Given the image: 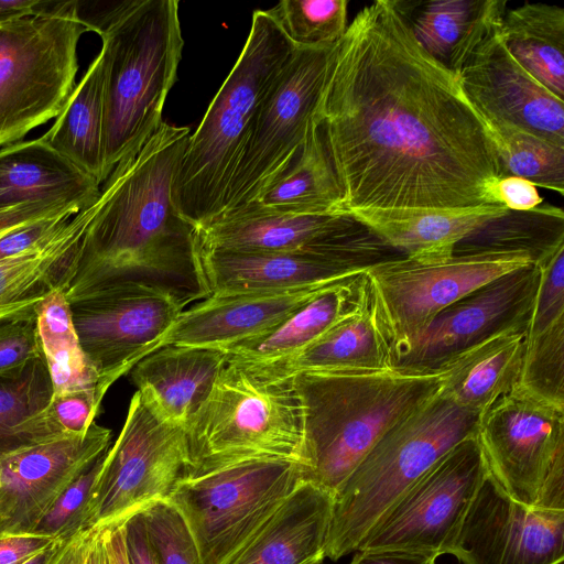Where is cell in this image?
Returning a JSON list of instances; mask_svg holds the SVG:
<instances>
[{"label": "cell", "mask_w": 564, "mask_h": 564, "mask_svg": "<svg viewBox=\"0 0 564 564\" xmlns=\"http://www.w3.org/2000/svg\"><path fill=\"white\" fill-rule=\"evenodd\" d=\"M344 213L502 205L498 143L458 76L397 0L362 7L335 44L314 113Z\"/></svg>", "instance_id": "cell-1"}, {"label": "cell", "mask_w": 564, "mask_h": 564, "mask_svg": "<svg viewBox=\"0 0 564 564\" xmlns=\"http://www.w3.org/2000/svg\"><path fill=\"white\" fill-rule=\"evenodd\" d=\"M189 132L188 127L163 122L135 155L113 169L56 286L68 303L128 282L161 289L184 307L210 295L197 230L172 198Z\"/></svg>", "instance_id": "cell-2"}, {"label": "cell", "mask_w": 564, "mask_h": 564, "mask_svg": "<svg viewBox=\"0 0 564 564\" xmlns=\"http://www.w3.org/2000/svg\"><path fill=\"white\" fill-rule=\"evenodd\" d=\"M446 372L295 373L303 412V480L333 497L391 426L440 391Z\"/></svg>", "instance_id": "cell-3"}, {"label": "cell", "mask_w": 564, "mask_h": 564, "mask_svg": "<svg viewBox=\"0 0 564 564\" xmlns=\"http://www.w3.org/2000/svg\"><path fill=\"white\" fill-rule=\"evenodd\" d=\"M296 47L269 10H256L229 75L187 141L172 188L180 215L196 230L224 208L253 118Z\"/></svg>", "instance_id": "cell-4"}, {"label": "cell", "mask_w": 564, "mask_h": 564, "mask_svg": "<svg viewBox=\"0 0 564 564\" xmlns=\"http://www.w3.org/2000/svg\"><path fill=\"white\" fill-rule=\"evenodd\" d=\"M105 61L104 182L159 130L177 79L183 36L177 0H126L99 35Z\"/></svg>", "instance_id": "cell-5"}, {"label": "cell", "mask_w": 564, "mask_h": 564, "mask_svg": "<svg viewBox=\"0 0 564 564\" xmlns=\"http://www.w3.org/2000/svg\"><path fill=\"white\" fill-rule=\"evenodd\" d=\"M184 434V477L253 459L303 466V412L294 376L227 360Z\"/></svg>", "instance_id": "cell-6"}, {"label": "cell", "mask_w": 564, "mask_h": 564, "mask_svg": "<svg viewBox=\"0 0 564 564\" xmlns=\"http://www.w3.org/2000/svg\"><path fill=\"white\" fill-rule=\"evenodd\" d=\"M441 389L391 426L334 492L326 557L337 561L356 552L415 480L455 445L476 436L480 414Z\"/></svg>", "instance_id": "cell-7"}, {"label": "cell", "mask_w": 564, "mask_h": 564, "mask_svg": "<svg viewBox=\"0 0 564 564\" xmlns=\"http://www.w3.org/2000/svg\"><path fill=\"white\" fill-rule=\"evenodd\" d=\"M36 15L0 24V147L56 118L75 87L87 32L72 0L42 1Z\"/></svg>", "instance_id": "cell-8"}, {"label": "cell", "mask_w": 564, "mask_h": 564, "mask_svg": "<svg viewBox=\"0 0 564 564\" xmlns=\"http://www.w3.org/2000/svg\"><path fill=\"white\" fill-rule=\"evenodd\" d=\"M301 481L297 462L246 460L183 477L166 501L183 518L200 564H229Z\"/></svg>", "instance_id": "cell-9"}, {"label": "cell", "mask_w": 564, "mask_h": 564, "mask_svg": "<svg viewBox=\"0 0 564 564\" xmlns=\"http://www.w3.org/2000/svg\"><path fill=\"white\" fill-rule=\"evenodd\" d=\"M476 437L513 499L564 511V409L516 388L480 413Z\"/></svg>", "instance_id": "cell-10"}, {"label": "cell", "mask_w": 564, "mask_h": 564, "mask_svg": "<svg viewBox=\"0 0 564 564\" xmlns=\"http://www.w3.org/2000/svg\"><path fill=\"white\" fill-rule=\"evenodd\" d=\"M505 0H482L447 67L482 120H496L564 148V100L535 79L510 53L501 34Z\"/></svg>", "instance_id": "cell-11"}, {"label": "cell", "mask_w": 564, "mask_h": 564, "mask_svg": "<svg viewBox=\"0 0 564 564\" xmlns=\"http://www.w3.org/2000/svg\"><path fill=\"white\" fill-rule=\"evenodd\" d=\"M533 264L521 253L455 256L444 259L403 257L368 268L377 325L390 361L402 352L451 304L484 284Z\"/></svg>", "instance_id": "cell-12"}, {"label": "cell", "mask_w": 564, "mask_h": 564, "mask_svg": "<svg viewBox=\"0 0 564 564\" xmlns=\"http://www.w3.org/2000/svg\"><path fill=\"white\" fill-rule=\"evenodd\" d=\"M334 46L296 47L253 118L220 215L250 206L293 166L313 121Z\"/></svg>", "instance_id": "cell-13"}, {"label": "cell", "mask_w": 564, "mask_h": 564, "mask_svg": "<svg viewBox=\"0 0 564 564\" xmlns=\"http://www.w3.org/2000/svg\"><path fill=\"white\" fill-rule=\"evenodd\" d=\"M186 468L184 429L165 420L135 391L119 436L106 453L84 530L120 524L166 500Z\"/></svg>", "instance_id": "cell-14"}, {"label": "cell", "mask_w": 564, "mask_h": 564, "mask_svg": "<svg viewBox=\"0 0 564 564\" xmlns=\"http://www.w3.org/2000/svg\"><path fill=\"white\" fill-rule=\"evenodd\" d=\"M488 466L476 436L436 460L389 508L356 551L448 554Z\"/></svg>", "instance_id": "cell-15"}, {"label": "cell", "mask_w": 564, "mask_h": 564, "mask_svg": "<svg viewBox=\"0 0 564 564\" xmlns=\"http://www.w3.org/2000/svg\"><path fill=\"white\" fill-rule=\"evenodd\" d=\"M197 237L200 250L317 254L354 271L404 257L348 213L292 214L248 207L218 216L198 228Z\"/></svg>", "instance_id": "cell-16"}, {"label": "cell", "mask_w": 564, "mask_h": 564, "mask_svg": "<svg viewBox=\"0 0 564 564\" xmlns=\"http://www.w3.org/2000/svg\"><path fill=\"white\" fill-rule=\"evenodd\" d=\"M80 346L97 375V397L153 352L185 307L170 293L141 283H118L69 302Z\"/></svg>", "instance_id": "cell-17"}, {"label": "cell", "mask_w": 564, "mask_h": 564, "mask_svg": "<svg viewBox=\"0 0 564 564\" xmlns=\"http://www.w3.org/2000/svg\"><path fill=\"white\" fill-rule=\"evenodd\" d=\"M539 282L530 264L506 273L443 310L390 369L404 373L446 370L460 356L509 330L527 329Z\"/></svg>", "instance_id": "cell-18"}, {"label": "cell", "mask_w": 564, "mask_h": 564, "mask_svg": "<svg viewBox=\"0 0 564 564\" xmlns=\"http://www.w3.org/2000/svg\"><path fill=\"white\" fill-rule=\"evenodd\" d=\"M462 564L564 561V511L530 508L488 471L448 550Z\"/></svg>", "instance_id": "cell-19"}, {"label": "cell", "mask_w": 564, "mask_h": 564, "mask_svg": "<svg viewBox=\"0 0 564 564\" xmlns=\"http://www.w3.org/2000/svg\"><path fill=\"white\" fill-rule=\"evenodd\" d=\"M111 431L95 422L0 457V535L30 534L59 495L108 451Z\"/></svg>", "instance_id": "cell-20"}, {"label": "cell", "mask_w": 564, "mask_h": 564, "mask_svg": "<svg viewBox=\"0 0 564 564\" xmlns=\"http://www.w3.org/2000/svg\"><path fill=\"white\" fill-rule=\"evenodd\" d=\"M347 278L286 291L212 294L184 310L154 350L164 346L223 348L265 333Z\"/></svg>", "instance_id": "cell-21"}, {"label": "cell", "mask_w": 564, "mask_h": 564, "mask_svg": "<svg viewBox=\"0 0 564 564\" xmlns=\"http://www.w3.org/2000/svg\"><path fill=\"white\" fill-rule=\"evenodd\" d=\"M332 513V495L303 480L229 564H321Z\"/></svg>", "instance_id": "cell-22"}, {"label": "cell", "mask_w": 564, "mask_h": 564, "mask_svg": "<svg viewBox=\"0 0 564 564\" xmlns=\"http://www.w3.org/2000/svg\"><path fill=\"white\" fill-rule=\"evenodd\" d=\"M200 251L210 295L286 291L364 272L317 254Z\"/></svg>", "instance_id": "cell-23"}, {"label": "cell", "mask_w": 564, "mask_h": 564, "mask_svg": "<svg viewBox=\"0 0 564 564\" xmlns=\"http://www.w3.org/2000/svg\"><path fill=\"white\" fill-rule=\"evenodd\" d=\"M226 362L220 348L164 346L141 359L131 369V379L154 410L184 429Z\"/></svg>", "instance_id": "cell-24"}, {"label": "cell", "mask_w": 564, "mask_h": 564, "mask_svg": "<svg viewBox=\"0 0 564 564\" xmlns=\"http://www.w3.org/2000/svg\"><path fill=\"white\" fill-rule=\"evenodd\" d=\"M370 301L367 275L356 273L310 301L265 333L223 349L227 360L269 365L294 356L327 330L359 313Z\"/></svg>", "instance_id": "cell-25"}, {"label": "cell", "mask_w": 564, "mask_h": 564, "mask_svg": "<svg viewBox=\"0 0 564 564\" xmlns=\"http://www.w3.org/2000/svg\"><path fill=\"white\" fill-rule=\"evenodd\" d=\"M99 185L42 137L0 149V208L33 202L91 204Z\"/></svg>", "instance_id": "cell-26"}, {"label": "cell", "mask_w": 564, "mask_h": 564, "mask_svg": "<svg viewBox=\"0 0 564 564\" xmlns=\"http://www.w3.org/2000/svg\"><path fill=\"white\" fill-rule=\"evenodd\" d=\"M509 213L503 205L469 209L349 212L391 248L411 258L444 259L455 246Z\"/></svg>", "instance_id": "cell-27"}, {"label": "cell", "mask_w": 564, "mask_h": 564, "mask_svg": "<svg viewBox=\"0 0 564 564\" xmlns=\"http://www.w3.org/2000/svg\"><path fill=\"white\" fill-rule=\"evenodd\" d=\"M97 208L98 198L50 239L0 259V321L36 313L56 289Z\"/></svg>", "instance_id": "cell-28"}, {"label": "cell", "mask_w": 564, "mask_h": 564, "mask_svg": "<svg viewBox=\"0 0 564 564\" xmlns=\"http://www.w3.org/2000/svg\"><path fill=\"white\" fill-rule=\"evenodd\" d=\"M44 356L0 377V457L68 435L53 413Z\"/></svg>", "instance_id": "cell-29"}, {"label": "cell", "mask_w": 564, "mask_h": 564, "mask_svg": "<svg viewBox=\"0 0 564 564\" xmlns=\"http://www.w3.org/2000/svg\"><path fill=\"white\" fill-rule=\"evenodd\" d=\"M527 329L499 334L470 349L448 368L442 393L460 406L481 413L516 389L525 349Z\"/></svg>", "instance_id": "cell-30"}, {"label": "cell", "mask_w": 564, "mask_h": 564, "mask_svg": "<svg viewBox=\"0 0 564 564\" xmlns=\"http://www.w3.org/2000/svg\"><path fill=\"white\" fill-rule=\"evenodd\" d=\"M105 61L95 57L42 138L99 184L104 182Z\"/></svg>", "instance_id": "cell-31"}, {"label": "cell", "mask_w": 564, "mask_h": 564, "mask_svg": "<svg viewBox=\"0 0 564 564\" xmlns=\"http://www.w3.org/2000/svg\"><path fill=\"white\" fill-rule=\"evenodd\" d=\"M280 376L307 370H387L389 347L377 325L371 296L359 313L337 324L300 352L258 365Z\"/></svg>", "instance_id": "cell-32"}, {"label": "cell", "mask_w": 564, "mask_h": 564, "mask_svg": "<svg viewBox=\"0 0 564 564\" xmlns=\"http://www.w3.org/2000/svg\"><path fill=\"white\" fill-rule=\"evenodd\" d=\"M501 34L513 57L542 85L564 98V9L524 2L506 10Z\"/></svg>", "instance_id": "cell-33"}, {"label": "cell", "mask_w": 564, "mask_h": 564, "mask_svg": "<svg viewBox=\"0 0 564 564\" xmlns=\"http://www.w3.org/2000/svg\"><path fill=\"white\" fill-rule=\"evenodd\" d=\"M248 207L292 214L344 213L335 173L314 119L293 166Z\"/></svg>", "instance_id": "cell-34"}, {"label": "cell", "mask_w": 564, "mask_h": 564, "mask_svg": "<svg viewBox=\"0 0 564 564\" xmlns=\"http://www.w3.org/2000/svg\"><path fill=\"white\" fill-rule=\"evenodd\" d=\"M563 245V210L544 205L528 212L509 210L458 242L453 254L521 253L538 267Z\"/></svg>", "instance_id": "cell-35"}, {"label": "cell", "mask_w": 564, "mask_h": 564, "mask_svg": "<svg viewBox=\"0 0 564 564\" xmlns=\"http://www.w3.org/2000/svg\"><path fill=\"white\" fill-rule=\"evenodd\" d=\"M35 314L54 395L84 391L94 393L98 400L97 375L80 346L64 294L54 289L37 306Z\"/></svg>", "instance_id": "cell-36"}, {"label": "cell", "mask_w": 564, "mask_h": 564, "mask_svg": "<svg viewBox=\"0 0 564 564\" xmlns=\"http://www.w3.org/2000/svg\"><path fill=\"white\" fill-rule=\"evenodd\" d=\"M484 121L498 143L508 175L563 195L564 148L510 123Z\"/></svg>", "instance_id": "cell-37"}, {"label": "cell", "mask_w": 564, "mask_h": 564, "mask_svg": "<svg viewBox=\"0 0 564 564\" xmlns=\"http://www.w3.org/2000/svg\"><path fill=\"white\" fill-rule=\"evenodd\" d=\"M481 1H397V4L422 47L446 65L452 51L471 26Z\"/></svg>", "instance_id": "cell-38"}, {"label": "cell", "mask_w": 564, "mask_h": 564, "mask_svg": "<svg viewBox=\"0 0 564 564\" xmlns=\"http://www.w3.org/2000/svg\"><path fill=\"white\" fill-rule=\"evenodd\" d=\"M518 389L564 409V317L527 337Z\"/></svg>", "instance_id": "cell-39"}, {"label": "cell", "mask_w": 564, "mask_h": 564, "mask_svg": "<svg viewBox=\"0 0 564 564\" xmlns=\"http://www.w3.org/2000/svg\"><path fill=\"white\" fill-rule=\"evenodd\" d=\"M347 0H283L271 9L297 47L335 45L347 30Z\"/></svg>", "instance_id": "cell-40"}, {"label": "cell", "mask_w": 564, "mask_h": 564, "mask_svg": "<svg viewBox=\"0 0 564 564\" xmlns=\"http://www.w3.org/2000/svg\"><path fill=\"white\" fill-rule=\"evenodd\" d=\"M106 453L100 455L59 495L40 519L32 531L33 534L65 541L84 530Z\"/></svg>", "instance_id": "cell-41"}, {"label": "cell", "mask_w": 564, "mask_h": 564, "mask_svg": "<svg viewBox=\"0 0 564 564\" xmlns=\"http://www.w3.org/2000/svg\"><path fill=\"white\" fill-rule=\"evenodd\" d=\"M142 514L156 564H200L193 538L170 502H154Z\"/></svg>", "instance_id": "cell-42"}, {"label": "cell", "mask_w": 564, "mask_h": 564, "mask_svg": "<svg viewBox=\"0 0 564 564\" xmlns=\"http://www.w3.org/2000/svg\"><path fill=\"white\" fill-rule=\"evenodd\" d=\"M538 269L539 282L527 337L543 332L564 317V245Z\"/></svg>", "instance_id": "cell-43"}, {"label": "cell", "mask_w": 564, "mask_h": 564, "mask_svg": "<svg viewBox=\"0 0 564 564\" xmlns=\"http://www.w3.org/2000/svg\"><path fill=\"white\" fill-rule=\"evenodd\" d=\"M36 314L0 321V377L42 356Z\"/></svg>", "instance_id": "cell-44"}, {"label": "cell", "mask_w": 564, "mask_h": 564, "mask_svg": "<svg viewBox=\"0 0 564 564\" xmlns=\"http://www.w3.org/2000/svg\"><path fill=\"white\" fill-rule=\"evenodd\" d=\"M76 214L72 212L41 218L0 235V259L30 249L57 234Z\"/></svg>", "instance_id": "cell-45"}, {"label": "cell", "mask_w": 564, "mask_h": 564, "mask_svg": "<svg viewBox=\"0 0 564 564\" xmlns=\"http://www.w3.org/2000/svg\"><path fill=\"white\" fill-rule=\"evenodd\" d=\"M100 409L96 395L90 392H73L54 395L53 413L57 423L68 434H84L94 423Z\"/></svg>", "instance_id": "cell-46"}, {"label": "cell", "mask_w": 564, "mask_h": 564, "mask_svg": "<svg viewBox=\"0 0 564 564\" xmlns=\"http://www.w3.org/2000/svg\"><path fill=\"white\" fill-rule=\"evenodd\" d=\"M88 205L90 204L83 202H33L2 207L0 208V235L41 218L67 212L77 214Z\"/></svg>", "instance_id": "cell-47"}, {"label": "cell", "mask_w": 564, "mask_h": 564, "mask_svg": "<svg viewBox=\"0 0 564 564\" xmlns=\"http://www.w3.org/2000/svg\"><path fill=\"white\" fill-rule=\"evenodd\" d=\"M499 202L512 212H528L543 202L536 186L519 176L508 175L496 185Z\"/></svg>", "instance_id": "cell-48"}, {"label": "cell", "mask_w": 564, "mask_h": 564, "mask_svg": "<svg viewBox=\"0 0 564 564\" xmlns=\"http://www.w3.org/2000/svg\"><path fill=\"white\" fill-rule=\"evenodd\" d=\"M57 541L33 533L0 535V564H23Z\"/></svg>", "instance_id": "cell-49"}, {"label": "cell", "mask_w": 564, "mask_h": 564, "mask_svg": "<svg viewBox=\"0 0 564 564\" xmlns=\"http://www.w3.org/2000/svg\"><path fill=\"white\" fill-rule=\"evenodd\" d=\"M122 523L128 564H156L142 512L129 517Z\"/></svg>", "instance_id": "cell-50"}, {"label": "cell", "mask_w": 564, "mask_h": 564, "mask_svg": "<svg viewBox=\"0 0 564 564\" xmlns=\"http://www.w3.org/2000/svg\"><path fill=\"white\" fill-rule=\"evenodd\" d=\"M350 564H435L436 558L426 554L405 551H356Z\"/></svg>", "instance_id": "cell-51"}, {"label": "cell", "mask_w": 564, "mask_h": 564, "mask_svg": "<svg viewBox=\"0 0 564 564\" xmlns=\"http://www.w3.org/2000/svg\"><path fill=\"white\" fill-rule=\"evenodd\" d=\"M97 532L96 530H83L69 538L53 564H85Z\"/></svg>", "instance_id": "cell-52"}, {"label": "cell", "mask_w": 564, "mask_h": 564, "mask_svg": "<svg viewBox=\"0 0 564 564\" xmlns=\"http://www.w3.org/2000/svg\"><path fill=\"white\" fill-rule=\"evenodd\" d=\"M102 535L110 564H128L123 523L106 528Z\"/></svg>", "instance_id": "cell-53"}, {"label": "cell", "mask_w": 564, "mask_h": 564, "mask_svg": "<svg viewBox=\"0 0 564 564\" xmlns=\"http://www.w3.org/2000/svg\"><path fill=\"white\" fill-rule=\"evenodd\" d=\"M40 0H0V24L33 17Z\"/></svg>", "instance_id": "cell-54"}, {"label": "cell", "mask_w": 564, "mask_h": 564, "mask_svg": "<svg viewBox=\"0 0 564 564\" xmlns=\"http://www.w3.org/2000/svg\"><path fill=\"white\" fill-rule=\"evenodd\" d=\"M85 564H110L102 530L96 533Z\"/></svg>", "instance_id": "cell-55"}, {"label": "cell", "mask_w": 564, "mask_h": 564, "mask_svg": "<svg viewBox=\"0 0 564 564\" xmlns=\"http://www.w3.org/2000/svg\"><path fill=\"white\" fill-rule=\"evenodd\" d=\"M67 540L53 543L42 552L25 561L23 564H53L61 555Z\"/></svg>", "instance_id": "cell-56"}, {"label": "cell", "mask_w": 564, "mask_h": 564, "mask_svg": "<svg viewBox=\"0 0 564 564\" xmlns=\"http://www.w3.org/2000/svg\"><path fill=\"white\" fill-rule=\"evenodd\" d=\"M556 564H564V561H560V562H557Z\"/></svg>", "instance_id": "cell-57"}, {"label": "cell", "mask_w": 564, "mask_h": 564, "mask_svg": "<svg viewBox=\"0 0 564 564\" xmlns=\"http://www.w3.org/2000/svg\"><path fill=\"white\" fill-rule=\"evenodd\" d=\"M322 564V563H321Z\"/></svg>", "instance_id": "cell-58"}]
</instances>
